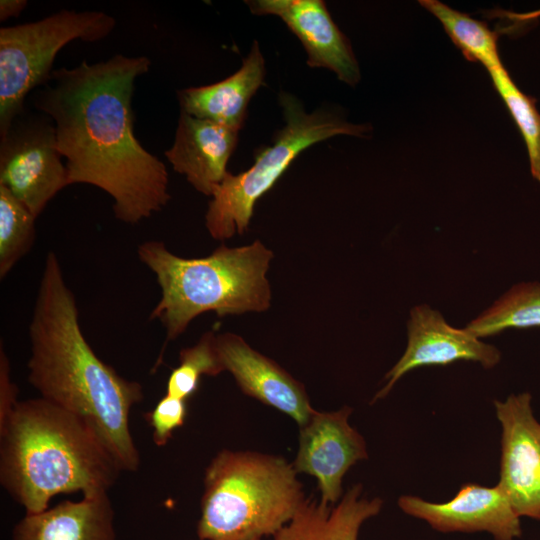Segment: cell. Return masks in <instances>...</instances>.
I'll return each instance as SVG.
<instances>
[{
	"label": "cell",
	"instance_id": "cell-12",
	"mask_svg": "<svg viewBox=\"0 0 540 540\" xmlns=\"http://www.w3.org/2000/svg\"><path fill=\"white\" fill-rule=\"evenodd\" d=\"M407 330L406 350L386 374L387 383L372 402L384 398L403 375L419 367L444 366L465 360L492 368L500 361V352L496 347L480 341L465 328L450 326L438 311L427 305L411 310Z\"/></svg>",
	"mask_w": 540,
	"mask_h": 540
},
{
	"label": "cell",
	"instance_id": "cell-15",
	"mask_svg": "<svg viewBox=\"0 0 540 540\" xmlns=\"http://www.w3.org/2000/svg\"><path fill=\"white\" fill-rule=\"evenodd\" d=\"M239 131L180 111L174 142L165 157L195 190L211 197L228 172Z\"/></svg>",
	"mask_w": 540,
	"mask_h": 540
},
{
	"label": "cell",
	"instance_id": "cell-19",
	"mask_svg": "<svg viewBox=\"0 0 540 540\" xmlns=\"http://www.w3.org/2000/svg\"><path fill=\"white\" fill-rule=\"evenodd\" d=\"M420 4L440 21L466 59L480 62L488 72L503 66L498 52L497 34L484 22L437 0H423Z\"/></svg>",
	"mask_w": 540,
	"mask_h": 540
},
{
	"label": "cell",
	"instance_id": "cell-11",
	"mask_svg": "<svg viewBox=\"0 0 540 540\" xmlns=\"http://www.w3.org/2000/svg\"><path fill=\"white\" fill-rule=\"evenodd\" d=\"M398 506L440 532L485 531L494 540H515L522 535L520 516L498 484H464L452 499L442 503L404 495L398 499Z\"/></svg>",
	"mask_w": 540,
	"mask_h": 540
},
{
	"label": "cell",
	"instance_id": "cell-22",
	"mask_svg": "<svg viewBox=\"0 0 540 540\" xmlns=\"http://www.w3.org/2000/svg\"><path fill=\"white\" fill-rule=\"evenodd\" d=\"M489 73L494 87L523 136L531 174L540 182V112L536 107V99L516 86L504 66Z\"/></svg>",
	"mask_w": 540,
	"mask_h": 540
},
{
	"label": "cell",
	"instance_id": "cell-1",
	"mask_svg": "<svg viewBox=\"0 0 540 540\" xmlns=\"http://www.w3.org/2000/svg\"><path fill=\"white\" fill-rule=\"evenodd\" d=\"M145 56L117 54L52 71L32 95L35 109L55 123L69 185L89 184L113 199L117 220L137 224L171 199L164 163L134 134L135 80L148 72Z\"/></svg>",
	"mask_w": 540,
	"mask_h": 540
},
{
	"label": "cell",
	"instance_id": "cell-2",
	"mask_svg": "<svg viewBox=\"0 0 540 540\" xmlns=\"http://www.w3.org/2000/svg\"><path fill=\"white\" fill-rule=\"evenodd\" d=\"M28 332L29 383L41 398L83 420L121 471H136L140 455L129 415L143 398L142 386L119 375L90 347L75 296L53 251L44 260Z\"/></svg>",
	"mask_w": 540,
	"mask_h": 540
},
{
	"label": "cell",
	"instance_id": "cell-18",
	"mask_svg": "<svg viewBox=\"0 0 540 540\" xmlns=\"http://www.w3.org/2000/svg\"><path fill=\"white\" fill-rule=\"evenodd\" d=\"M361 484L351 487L336 505L306 499L273 540H358L359 530L381 511L383 501L361 497Z\"/></svg>",
	"mask_w": 540,
	"mask_h": 540
},
{
	"label": "cell",
	"instance_id": "cell-20",
	"mask_svg": "<svg viewBox=\"0 0 540 540\" xmlns=\"http://www.w3.org/2000/svg\"><path fill=\"white\" fill-rule=\"evenodd\" d=\"M531 327H540L539 282L513 286L465 329L481 338L498 334L508 328Z\"/></svg>",
	"mask_w": 540,
	"mask_h": 540
},
{
	"label": "cell",
	"instance_id": "cell-7",
	"mask_svg": "<svg viewBox=\"0 0 540 540\" xmlns=\"http://www.w3.org/2000/svg\"><path fill=\"white\" fill-rule=\"evenodd\" d=\"M116 20L102 11L61 10L0 29V136L25 110L30 92L46 85L57 53L69 42L106 38Z\"/></svg>",
	"mask_w": 540,
	"mask_h": 540
},
{
	"label": "cell",
	"instance_id": "cell-10",
	"mask_svg": "<svg viewBox=\"0 0 540 540\" xmlns=\"http://www.w3.org/2000/svg\"><path fill=\"white\" fill-rule=\"evenodd\" d=\"M351 412L348 406L334 412L315 411L300 427L299 449L292 465L297 473L316 479L320 502L325 505L338 503L344 475L368 457L365 439L348 423Z\"/></svg>",
	"mask_w": 540,
	"mask_h": 540
},
{
	"label": "cell",
	"instance_id": "cell-8",
	"mask_svg": "<svg viewBox=\"0 0 540 540\" xmlns=\"http://www.w3.org/2000/svg\"><path fill=\"white\" fill-rule=\"evenodd\" d=\"M62 158L54 121L25 109L0 136V185L37 218L69 186Z\"/></svg>",
	"mask_w": 540,
	"mask_h": 540
},
{
	"label": "cell",
	"instance_id": "cell-4",
	"mask_svg": "<svg viewBox=\"0 0 540 540\" xmlns=\"http://www.w3.org/2000/svg\"><path fill=\"white\" fill-rule=\"evenodd\" d=\"M137 255L161 289L150 319L165 328L166 342L205 312L224 317L270 308L266 274L274 255L260 240L233 248L222 244L202 258L177 256L163 242L150 240L139 244Z\"/></svg>",
	"mask_w": 540,
	"mask_h": 540
},
{
	"label": "cell",
	"instance_id": "cell-13",
	"mask_svg": "<svg viewBox=\"0 0 540 540\" xmlns=\"http://www.w3.org/2000/svg\"><path fill=\"white\" fill-rule=\"evenodd\" d=\"M246 4L253 14L279 17L303 44L309 67L329 69L351 86L360 81L350 41L331 18L324 1L253 0Z\"/></svg>",
	"mask_w": 540,
	"mask_h": 540
},
{
	"label": "cell",
	"instance_id": "cell-16",
	"mask_svg": "<svg viewBox=\"0 0 540 540\" xmlns=\"http://www.w3.org/2000/svg\"><path fill=\"white\" fill-rule=\"evenodd\" d=\"M265 77V61L257 41L242 66L226 79L178 92L180 111L196 118L241 129L250 99Z\"/></svg>",
	"mask_w": 540,
	"mask_h": 540
},
{
	"label": "cell",
	"instance_id": "cell-24",
	"mask_svg": "<svg viewBox=\"0 0 540 540\" xmlns=\"http://www.w3.org/2000/svg\"><path fill=\"white\" fill-rule=\"evenodd\" d=\"M187 415L186 400L166 394L154 409L146 414L153 428V441L164 446L171 439L173 431L184 424Z\"/></svg>",
	"mask_w": 540,
	"mask_h": 540
},
{
	"label": "cell",
	"instance_id": "cell-3",
	"mask_svg": "<svg viewBox=\"0 0 540 540\" xmlns=\"http://www.w3.org/2000/svg\"><path fill=\"white\" fill-rule=\"evenodd\" d=\"M0 434L1 483L26 514L60 493H108L121 472L83 420L41 397L17 402Z\"/></svg>",
	"mask_w": 540,
	"mask_h": 540
},
{
	"label": "cell",
	"instance_id": "cell-17",
	"mask_svg": "<svg viewBox=\"0 0 540 540\" xmlns=\"http://www.w3.org/2000/svg\"><path fill=\"white\" fill-rule=\"evenodd\" d=\"M11 540H116L108 493L66 500L51 509L26 514Z\"/></svg>",
	"mask_w": 540,
	"mask_h": 540
},
{
	"label": "cell",
	"instance_id": "cell-6",
	"mask_svg": "<svg viewBox=\"0 0 540 540\" xmlns=\"http://www.w3.org/2000/svg\"><path fill=\"white\" fill-rule=\"evenodd\" d=\"M285 125L273 145L263 149L254 164L237 175L227 172L212 194L205 214L210 236L219 241L244 233L257 200L269 191L293 160L311 145L336 135L365 136L370 128L353 124L330 110L307 113L302 102L288 92L279 94Z\"/></svg>",
	"mask_w": 540,
	"mask_h": 540
},
{
	"label": "cell",
	"instance_id": "cell-5",
	"mask_svg": "<svg viewBox=\"0 0 540 540\" xmlns=\"http://www.w3.org/2000/svg\"><path fill=\"white\" fill-rule=\"evenodd\" d=\"M297 472L283 457L222 450L205 470L200 540H262L305 502Z\"/></svg>",
	"mask_w": 540,
	"mask_h": 540
},
{
	"label": "cell",
	"instance_id": "cell-21",
	"mask_svg": "<svg viewBox=\"0 0 540 540\" xmlns=\"http://www.w3.org/2000/svg\"><path fill=\"white\" fill-rule=\"evenodd\" d=\"M36 217L0 185V278L3 279L32 248Z\"/></svg>",
	"mask_w": 540,
	"mask_h": 540
},
{
	"label": "cell",
	"instance_id": "cell-25",
	"mask_svg": "<svg viewBox=\"0 0 540 540\" xmlns=\"http://www.w3.org/2000/svg\"><path fill=\"white\" fill-rule=\"evenodd\" d=\"M17 388L10 376L9 361L1 346L0 350V424L3 423L17 404Z\"/></svg>",
	"mask_w": 540,
	"mask_h": 540
},
{
	"label": "cell",
	"instance_id": "cell-14",
	"mask_svg": "<svg viewBox=\"0 0 540 540\" xmlns=\"http://www.w3.org/2000/svg\"><path fill=\"white\" fill-rule=\"evenodd\" d=\"M216 344L224 370L244 394L290 416L300 427L308 422L316 410L301 382L237 334H217Z\"/></svg>",
	"mask_w": 540,
	"mask_h": 540
},
{
	"label": "cell",
	"instance_id": "cell-26",
	"mask_svg": "<svg viewBox=\"0 0 540 540\" xmlns=\"http://www.w3.org/2000/svg\"><path fill=\"white\" fill-rule=\"evenodd\" d=\"M26 0H1L0 21H6L10 17H17L27 6Z\"/></svg>",
	"mask_w": 540,
	"mask_h": 540
},
{
	"label": "cell",
	"instance_id": "cell-9",
	"mask_svg": "<svg viewBox=\"0 0 540 540\" xmlns=\"http://www.w3.org/2000/svg\"><path fill=\"white\" fill-rule=\"evenodd\" d=\"M531 399L530 393L523 392L493 402L501 425L497 484L520 517L540 521V423L533 415Z\"/></svg>",
	"mask_w": 540,
	"mask_h": 540
},
{
	"label": "cell",
	"instance_id": "cell-23",
	"mask_svg": "<svg viewBox=\"0 0 540 540\" xmlns=\"http://www.w3.org/2000/svg\"><path fill=\"white\" fill-rule=\"evenodd\" d=\"M214 331L204 333L199 341L179 353V365L170 373L166 394L187 400L199 387L202 376H217L225 371Z\"/></svg>",
	"mask_w": 540,
	"mask_h": 540
}]
</instances>
